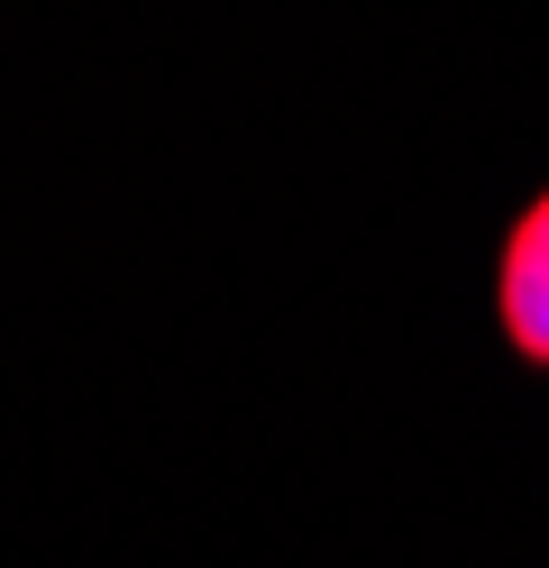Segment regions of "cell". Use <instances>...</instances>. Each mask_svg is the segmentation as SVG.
Returning <instances> with one entry per match:
<instances>
[{"label": "cell", "mask_w": 549, "mask_h": 568, "mask_svg": "<svg viewBox=\"0 0 549 568\" xmlns=\"http://www.w3.org/2000/svg\"><path fill=\"white\" fill-rule=\"evenodd\" d=\"M495 312H504V339L522 358L549 367V193L512 221L504 239V266H495Z\"/></svg>", "instance_id": "1"}]
</instances>
